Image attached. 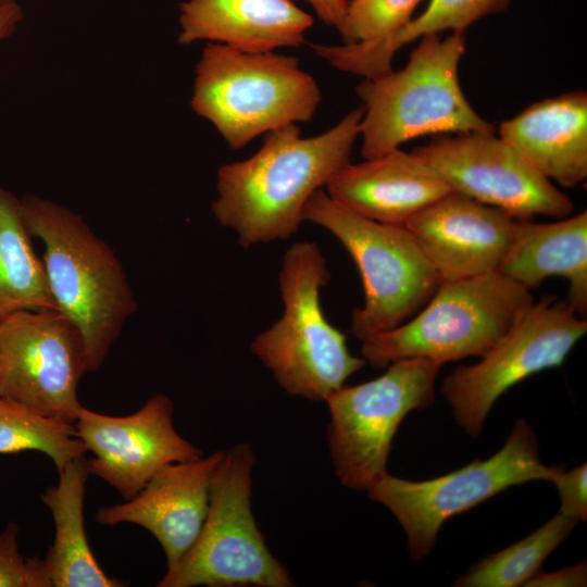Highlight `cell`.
<instances>
[{
  "label": "cell",
  "instance_id": "cell-1",
  "mask_svg": "<svg viewBox=\"0 0 587 587\" xmlns=\"http://www.w3.org/2000/svg\"><path fill=\"white\" fill-rule=\"evenodd\" d=\"M362 116L363 107L355 108L308 138L297 124L284 126L265 134L250 158L221 165L211 204L216 221L243 248L295 235L311 197L350 162Z\"/></svg>",
  "mask_w": 587,
  "mask_h": 587
},
{
  "label": "cell",
  "instance_id": "cell-2",
  "mask_svg": "<svg viewBox=\"0 0 587 587\" xmlns=\"http://www.w3.org/2000/svg\"><path fill=\"white\" fill-rule=\"evenodd\" d=\"M21 205L33 237L45 247L42 262L57 309L78 328L87 372L98 371L137 301L113 249L82 215L35 195Z\"/></svg>",
  "mask_w": 587,
  "mask_h": 587
},
{
  "label": "cell",
  "instance_id": "cell-3",
  "mask_svg": "<svg viewBox=\"0 0 587 587\" xmlns=\"http://www.w3.org/2000/svg\"><path fill=\"white\" fill-rule=\"evenodd\" d=\"M399 71L364 78L355 88L363 101L360 153L372 159L424 135L495 133L465 98L459 64L465 51L463 33L445 38L427 34Z\"/></svg>",
  "mask_w": 587,
  "mask_h": 587
},
{
  "label": "cell",
  "instance_id": "cell-4",
  "mask_svg": "<svg viewBox=\"0 0 587 587\" xmlns=\"http://www.w3.org/2000/svg\"><path fill=\"white\" fill-rule=\"evenodd\" d=\"M330 277L315 242H294L278 274L283 314L250 344L285 392L310 401H325L366 364L324 315L320 294Z\"/></svg>",
  "mask_w": 587,
  "mask_h": 587
},
{
  "label": "cell",
  "instance_id": "cell-5",
  "mask_svg": "<svg viewBox=\"0 0 587 587\" xmlns=\"http://www.w3.org/2000/svg\"><path fill=\"white\" fill-rule=\"evenodd\" d=\"M316 80L291 55L209 42L195 68L191 108L233 149L290 124L309 122L321 102Z\"/></svg>",
  "mask_w": 587,
  "mask_h": 587
},
{
  "label": "cell",
  "instance_id": "cell-6",
  "mask_svg": "<svg viewBox=\"0 0 587 587\" xmlns=\"http://www.w3.org/2000/svg\"><path fill=\"white\" fill-rule=\"evenodd\" d=\"M303 218L333 234L359 270L364 302L352 311L350 332L361 341L411 319L442 280L404 225L370 220L334 200L324 189L311 197Z\"/></svg>",
  "mask_w": 587,
  "mask_h": 587
},
{
  "label": "cell",
  "instance_id": "cell-7",
  "mask_svg": "<svg viewBox=\"0 0 587 587\" xmlns=\"http://www.w3.org/2000/svg\"><path fill=\"white\" fill-rule=\"evenodd\" d=\"M534 301L529 289L499 272L441 280L413 317L363 340L361 357L375 369L410 358H425L442 365L480 358Z\"/></svg>",
  "mask_w": 587,
  "mask_h": 587
},
{
  "label": "cell",
  "instance_id": "cell-8",
  "mask_svg": "<svg viewBox=\"0 0 587 587\" xmlns=\"http://www.w3.org/2000/svg\"><path fill=\"white\" fill-rule=\"evenodd\" d=\"M254 452L240 442L223 452L213 474L200 533L159 587H290L294 580L272 554L252 512Z\"/></svg>",
  "mask_w": 587,
  "mask_h": 587
},
{
  "label": "cell",
  "instance_id": "cell-9",
  "mask_svg": "<svg viewBox=\"0 0 587 587\" xmlns=\"http://www.w3.org/2000/svg\"><path fill=\"white\" fill-rule=\"evenodd\" d=\"M386 367L380 376L344 385L325 400L329 455L337 479L348 489L367 491L387 473L392 440L404 417L435 402L442 364L410 358Z\"/></svg>",
  "mask_w": 587,
  "mask_h": 587
},
{
  "label": "cell",
  "instance_id": "cell-10",
  "mask_svg": "<svg viewBox=\"0 0 587 587\" xmlns=\"http://www.w3.org/2000/svg\"><path fill=\"white\" fill-rule=\"evenodd\" d=\"M558 466L539 455L532 426L519 419L503 447L446 475L408 480L385 473L367 496L386 507L402 526L410 555L420 560L435 547L442 524L505 489L533 480L550 482Z\"/></svg>",
  "mask_w": 587,
  "mask_h": 587
},
{
  "label": "cell",
  "instance_id": "cell-11",
  "mask_svg": "<svg viewBox=\"0 0 587 587\" xmlns=\"http://www.w3.org/2000/svg\"><path fill=\"white\" fill-rule=\"evenodd\" d=\"M587 333V320L555 296L534 301L507 334L473 365H459L440 392L455 423L479 436L497 399L509 388L547 369L560 366Z\"/></svg>",
  "mask_w": 587,
  "mask_h": 587
},
{
  "label": "cell",
  "instance_id": "cell-12",
  "mask_svg": "<svg viewBox=\"0 0 587 587\" xmlns=\"http://www.w3.org/2000/svg\"><path fill=\"white\" fill-rule=\"evenodd\" d=\"M86 373L82 335L61 311L23 310L0 321V397L74 424Z\"/></svg>",
  "mask_w": 587,
  "mask_h": 587
},
{
  "label": "cell",
  "instance_id": "cell-13",
  "mask_svg": "<svg viewBox=\"0 0 587 587\" xmlns=\"http://www.w3.org/2000/svg\"><path fill=\"white\" fill-rule=\"evenodd\" d=\"M413 151L451 190L516 220L563 218L573 212L572 200L495 133L440 134Z\"/></svg>",
  "mask_w": 587,
  "mask_h": 587
},
{
  "label": "cell",
  "instance_id": "cell-14",
  "mask_svg": "<svg viewBox=\"0 0 587 587\" xmlns=\"http://www.w3.org/2000/svg\"><path fill=\"white\" fill-rule=\"evenodd\" d=\"M174 405L163 394L149 398L135 413L112 416L82 407L74 423L76 436L93 457V475L128 500L162 467L199 459L202 451L175 429Z\"/></svg>",
  "mask_w": 587,
  "mask_h": 587
},
{
  "label": "cell",
  "instance_id": "cell-15",
  "mask_svg": "<svg viewBox=\"0 0 587 587\" xmlns=\"http://www.w3.org/2000/svg\"><path fill=\"white\" fill-rule=\"evenodd\" d=\"M516 218L457 191L414 214L404 226L442 280L499 272L512 245Z\"/></svg>",
  "mask_w": 587,
  "mask_h": 587
},
{
  "label": "cell",
  "instance_id": "cell-16",
  "mask_svg": "<svg viewBox=\"0 0 587 587\" xmlns=\"http://www.w3.org/2000/svg\"><path fill=\"white\" fill-rule=\"evenodd\" d=\"M223 452L162 467L133 498L98 509L96 521L109 526L130 523L147 529L165 553L166 571L173 570L200 533L212 477Z\"/></svg>",
  "mask_w": 587,
  "mask_h": 587
},
{
  "label": "cell",
  "instance_id": "cell-17",
  "mask_svg": "<svg viewBox=\"0 0 587 587\" xmlns=\"http://www.w3.org/2000/svg\"><path fill=\"white\" fill-rule=\"evenodd\" d=\"M326 192L350 210L379 223L404 225L451 188L414 151L399 149L349 162L327 183Z\"/></svg>",
  "mask_w": 587,
  "mask_h": 587
},
{
  "label": "cell",
  "instance_id": "cell-18",
  "mask_svg": "<svg viewBox=\"0 0 587 587\" xmlns=\"http://www.w3.org/2000/svg\"><path fill=\"white\" fill-rule=\"evenodd\" d=\"M313 18L291 0H186L178 42L209 40L247 52L299 47Z\"/></svg>",
  "mask_w": 587,
  "mask_h": 587
},
{
  "label": "cell",
  "instance_id": "cell-19",
  "mask_svg": "<svg viewBox=\"0 0 587 587\" xmlns=\"http://www.w3.org/2000/svg\"><path fill=\"white\" fill-rule=\"evenodd\" d=\"M499 136L551 182L576 187L587 178V92L537 101L502 122Z\"/></svg>",
  "mask_w": 587,
  "mask_h": 587
},
{
  "label": "cell",
  "instance_id": "cell-20",
  "mask_svg": "<svg viewBox=\"0 0 587 587\" xmlns=\"http://www.w3.org/2000/svg\"><path fill=\"white\" fill-rule=\"evenodd\" d=\"M499 273L529 290L552 276L566 279V301L586 319L587 212L551 223L517 220L512 245Z\"/></svg>",
  "mask_w": 587,
  "mask_h": 587
},
{
  "label": "cell",
  "instance_id": "cell-21",
  "mask_svg": "<svg viewBox=\"0 0 587 587\" xmlns=\"http://www.w3.org/2000/svg\"><path fill=\"white\" fill-rule=\"evenodd\" d=\"M58 473V483L40 497L54 523L53 542L42 558L51 587L125 586L107 575L88 542L84 522L87 459L77 458Z\"/></svg>",
  "mask_w": 587,
  "mask_h": 587
},
{
  "label": "cell",
  "instance_id": "cell-22",
  "mask_svg": "<svg viewBox=\"0 0 587 587\" xmlns=\"http://www.w3.org/2000/svg\"><path fill=\"white\" fill-rule=\"evenodd\" d=\"M511 0H429L427 8L404 27L373 42L324 46L321 58L333 67L373 78L392 70L395 53L427 34L463 33L485 16L504 11Z\"/></svg>",
  "mask_w": 587,
  "mask_h": 587
},
{
  "label": "cell",
  "instance_id": "cell-23",
  "mask_svg": "<svg viewBox=\"0 0 587 587\" xmlns=\"http://www.w3.org/2000/svg\"><path fill=\"white\" fill-rule=\"evenodd\" d=\"M32 239L21 199L0 186V321L23 310L57 309Z\"/></svg>",
  "mask_w": 587,
  "mask_h": 587
},
{
  "label": "cell",
  "instance_id": "cell-24",
  "mask_svg": "<svg viewBox=\"0 0 587 587\" xmlns=\"http://www.w3.org/2000/svg\"><path fill=\"white\" fill-rule=\"evenodd\" d=\"M576 522L560 512L512 546L488 555L454 580L455 587L524 586L546 558L571 534Z\"/></svg>",
  "mask_w": 587,
  "mask_h": 587
},
{
  "label": "cell",
  "instance_id": "cell-25",
  "mask_svg": "<svg viewBox=\"0 0 587 587\" xmlns=\"http://www.w3.org/2000/svg\"><path fill=\"white\" fill-rule=\"evenodd\" d=\"M37 451L51 459L58 472L85 457L87 449L74 424L43 416L0 397V454Z\"/></svg>",
  "mask_w": 587,
  "mask_h": 587
},
{
  "label": "cell",
  "instance_id": "cell-26",
  "mask_svg": "<svg viewBox=\"0 0 587 587\" xmlns=\"http://www.w3.org/2000/svg\"><path fill=\"white\" fill-rule=\"evenodd\" d=\"M422 0H348L340 34L345 45L384 39L404 27Z\"/></svg>",
  "mask_w": 587,
  "mask_h": 587
},
{
  "label": "cell",
  "instance_id": "cell-27",
  "mask_svg": "<svg viewBox=\"0 0 587 587\" xmlns=\"http://www.w3.org/2000/svg\"><path fill=\"white\" fill-rule=\"evenodd\" d=\"M18 530L11 522L0 534V587H51L43 560L20 553Z\"/></svg>",
  "mask_w": 587,
  "mask_h": 587
},
{
  "label": "cell",
  "instance_id": "cell-28",
  "mask_svg": "<svg viewBox=\"0 0 587 587\" xmlns=\"http://www.w3.org/2000/svg\"><path fill=\"white\" fill-rule=\"evenodd\" d=\"M552 483L560 496V513L577 522L587 519V464H580L570 471L558 466Z\"/></svg>",
  "mask_w": 587,
  "mask_h": 587
},
{
  "label": "cell",
  "instance_id": "cell-29",
  "mask_svg": "<svg viewBox=\"0 0 587 587\" xmlns=\"http://www.w3.org/2000/svg\"><path fill=\"white\" fill-rule=\"evenodd\" d=\"M587 585L586 562H579L561 570L545 573L538 571L525 587H583Z\"/></svg>",
  "mask_w": 587,
  "mask_h": 587
},
{
  "label": "cell",
  "instance_id": "cell-30",
  "mask_svg": "<svg viewBox=\"0 0 587 587\" xmlns=\"http://www.w3.org/2000/svg\"><path fill=\"white\" fill-rule=\"evenodd\" d=\"M315 11L317 16L328 26L340 32L348 5V0H304Z\"/></svg>",
  "mask_w": 587,
  "mask_h": 587
},
{
  "label": "cell",
  "instance_id": "cell-31",
  "mask_svg": "<svg viewBox=\"0 0 587 587\" xmlns=\"http://www.w3.org/2000/svg\"><path fill=\"white\" fill-rule=\"evenodd\" d=\"M24 20V11L17 0H0V42L11 37Z\"/></svg>",
  "mask_w": 587,
  "mask_h": 587
}]
</instances>
